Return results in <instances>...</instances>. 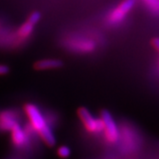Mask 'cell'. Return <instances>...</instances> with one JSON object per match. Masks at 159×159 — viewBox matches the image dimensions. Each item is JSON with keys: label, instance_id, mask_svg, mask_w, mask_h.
<instances>
[{"label": "cell", "instance_id": "8fae6325", "mask_svg": "<svg viewBox=\"0 0 159 159\" xmlns=\"http://www.w3.org/2000/svg\"><path fill=\"white\" fill-rule=\"evenodd\" d=\"M40 19H41V13H40L39 11H34V12L29 16L28 22H29L30 24H32V25L34 26V25H35L36 23L39 21Z\"/></svg>", "mask_w": 159, "mask_h": 159}, {"label": "cell", "instance_id": "5b68a950", "mask_svg": "<svg viewBox=\"0 0 159 159\" xmlns=\"http://www.w3.org/2000/svg\"><path fill=\"white\" fill-rule=\"evenodd\" d=\"M11 142L17 148H24L29 143V136L18 123L11 129Z\"/></svg>", "mask_w": 159, "mask_h": 159}, {"label": "cell", "instance_id": "9c48e42d", "mask_svg": "<svg viewBox=\"0 0 159 159\" xmlns=\"http://www.w3.org/2000/svg\"><path fill=\"white\" fill-rule=\"evenodd\" d=\"M33 28H34V26L32 24H30L29 22H26L20 27V29L19 30V34L20 36H23V37L28 36L32 33Z\"/></svg>", "mask_w": 159, "mask_h": 159}, {"label": "cell", "instance_id": "8992f818", "mask_svg": "<svg viewBox=\"0 0 159 159\" xmlns=\"http://www.w3.org/2000/svg\"><path fill=\"white\" fill-rule=\"evenodd\" d=\"M18 124L15 115L11 111H4L0 115V129L3 131H11L14 125Z\"/></svg>", "mask_w": 159, "mask_h": 159}, {"label": "cell", "instance_id": "30bf717a", "mask_svg": "<svg viewBox=\"0 0 159 159\" xmlns=\"http://www.w3.org/2000/svg\"><path fill=\"white\" fill-rule=\"evenodd\" d=\"M71 155V149L67 146H61L57 149V156L61 158H67Z\"/></svg>", "mask_w": 159, "mask_h": 159}, {"label": "cell", "instance_id": "52a82bcc", "mask_svg": "<svg viewBox=\"0 0 159 159\" xmlns=\"http://www.w3.org/2000/svg\"><path fill=\"white\" fill-rule=\"evenodd\" d=\"M63 66V62L58 59H43L34 64V68L36 70H45V69L59 68Z\"/></svg>", "mask_w": 159, "mask_h": 159}, {"label": "cell", "instance_id": "7c38bea8", "mask_svg": "<svg viewBox=\"0 0 159 159\" xmlns=\"http://www.w3.org/2000/svg\"><path fill=\"white\" fill-rule=\"evenodd\" d=\"M10 69L6 65H0V75H5L9 73Z\"/></svg>", "mask_w": 159, "mask_h": 159}, {"label": "cell", "instance_id": "7a4b0ae2", "mask_svg": "<svg viewBox=\"0 0 159 159\" xmlns=\"http://www.w3.org/2000/svg\"><path fill=\"white\" fill-rule=\"evenodd\" d=\"M103 124V130L105 134V138L110 143H115L119 139V129L112 118L111 114L106 110L101 111V118Z\"/></svg>", "mask_w": 159, "mask_h": 159}, {"label": "cell", "instance_id": "4fadbf2b", "mask_svg": "<svg viewBox=\"0 0 159 159\" xmlns=\"http://www.w3.org/2000/svg\"><path fill=\"white\" fill-rule=\"evenodd\" d=\"M152 44L154 45V47L157 49V50H159V40L158 38H154L152 40Z\"/></svg>", "mask_w": 159, "mask_h": 159}, {"label": "cell", "instance_id": "3957f363", "mask_svg": "<svg viewBox=\"0 0 159 159\" xmlns=\"http://www.w3.org/2000/svg\"><path fill=\"white\" fill-rule=\"evenodd\" d=\"M24 110L27 117L29 118L31 127L36 133L48 125L43 115L40 111V110L33 103H27L24 106Z\"/></svg>", "mask_w": 159, "mask_h": 159}, {"label": "cell", "instance_id": "6da1fadb", "mask_svg": "<svg viewBox=\"0 0 159 159\" xmlns=\"http://www.w3.org/2000/svg\"><path fill=\"white\" fill-rule=\"evenodd\" d=\"M77 114L86 130L89 133H100L103 130V124L101 119H95L90 111L85 107H80Z\"/></svg>", "mask_w": 159, "mask_h": 159}, {"label": "cell", "instance_id": "ba28073f", "mask_svg": "<svg viewBox=\"0 0 159 159\" xmlns=\"http://www.w3.org/2000/svg\"><path fill=\"white\" fill-rule=\"evenodd\" d=\"M38 134L41 137V139L43 141V142L45 143L47 146L49 147H53L56 144V138L53 134V132L51 131V127L49 126V125H47L44 126L43 129L38 132Z\"/></svg>", "mask_w": 159, "mask_h": 159}, {"label": "cell", "instance_id": "277c9868", "mask_svg": "<svg viewBox=\"0 0 159 159\" xmlns=\"http://www.w3.org/2000/svg\"><path fill=\"white\" fill-rule=\"evenodd\" d=\"M135 4V0H125L123 2L120 6H119L118 9H115L110 15L109 17V21L111 24H116V23L120 22L125 14L130 11L133 8V6Z\"/></svg>", "mask_w": 159, "mask_h": 159}]
</instances>
